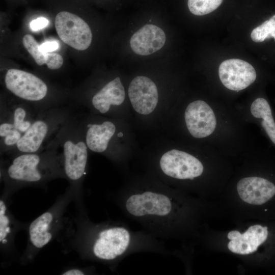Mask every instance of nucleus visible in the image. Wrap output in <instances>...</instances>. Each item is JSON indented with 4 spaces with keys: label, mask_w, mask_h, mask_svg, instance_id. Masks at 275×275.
<instances>
[{
    "label": "nucleus",
    "mask_w": 275,
    "mask_h": 275,
    "mask_svg": "<svg viewBox=\"0 0 275 275\" xmlns=\"http://www.w3.org/2000/svg\"><path fill=\"white\" fill-rule=\"evenodd\" d=\"M80 220L73 242L84 259L114 264L134 253L167 254L163 244L146 231H134L116 222Z\"/></svg>",
    "instance_id": "obj_1"
},
{
    "label": "nucleus",
    "mask_w": 275,
    "mask_h": 275,
    "mask_svg": "<svg viewBox=\"0 0 275 275\" xmlns=\"http://www.w3.org/2000/svg\"><path fill=\"white\" fill-rule=\"evenodd\" d=\"M7 156L1 160V179L8 195L22 187L43 185L53 179L64 178L61 162L50 148Z\"/></svg>",
    "instance_id": "obj_2"
},
{
    "label": "nucleus",
    "mask_w": 275,
    "mask_h": 275,
    "mask_svg": "<svg viewBox=\"0 0 275 275\" xmlns=\"http://www.w3.org/2000/svg\"><path fill=\"white\" fill-rule=\"evenodd\" d=\"M51 149L60 160L64 178L70 183L79 200L86 175L89 149L79 118L71 116L46 148Z\"/></svg>",
    "instance_id": "obj_3"
},
{
    "label": "nucleus",
    "mask_w": 275,
    "mask_h": 275,
    "mask_svg": "<svg viewBox=\"0 0 275 275\" xmlns=\"http://www.w3.org/2000/svg\"><path fill=\"white\" fill-rule=\"evenodd\" d=\"M76 198L75 191L69 186L49 209L30 224L23 261L32 260L41 249L55 238L63 225L64 214L67 206Z\"/></svg>",
    "instance_id": "obj_4"
},
{
    "label": "nucleus",
    "mask_w": 275,
    "mask_h": 275,
    "mask_svg": "<svg viewBox=\"0 0 275 275\" xmlns=\"http://www.w3.org/2000/svg\"><path fill=\"white\" fill-rule=\"evenodd\" d=\"M71 116L67 108L53 107L39 113L10 154L42 151Z\"/></svg>",
    "instance_id": "obj_5"
},
{
    "label": "nucleus",
    "mask_w": 275,
    "mask_h": 275,
    "mask_svg": "<svg viewBox=\"0 0 275 275\" xmlns=\"http://www.w3.org/2000/svg\"><path fill=\"white\" fill-rule=\"evenodd\" d=\"M6 89L17 97L27 102L37 103L47 97L46 84L35 75L19 69H10L4 78Z\"/></svg>",
    "instance_id": "obj_6"
},
{
    "label": "nucleus",
    "mask_w": 275,
    "mask_h": 275,
    "mask_svg": "<svg viewBox=\"0 0 275 275\" xmlns=\"http://www.w3.org/2000/svg\"><path fill=\"white\" fill-rule=\"evenodd\" d=\"M55 28L60 39L76 50H86L91 43L92 34L90 26L74 14L59 12L56 16Z\"/></svg>",
    "instance_id": "obj_7"
},
{
    "label": "nucleus",
    "mask_w": 275,
    "mask_h": 275,
    "mask_svg": "<svg viewBox=\"0 0 275 275\" xmlns=\"http://www.w3.org/2000/svg\"><path fill=\"white\" fill-rule=\"evenodd\" d=\"M162 173L171 178L194 180L200 176L204 170L202 162L184 151L173 149L164 153L159 162Z\"/></svg>",
    "instance_id": "obj_8"
},
{
    "label": "nucleus",
    "mask_w": 275,
    "mask_h": 275,
    "mask_svg": "<svg viewBox=\"0 0 275 275\" xmlns=\"http://www.w3.org/2000/svg\"><path fill=\"white\" fill-rule=\"evenodd\" d=\"M218 74L223 85L235 91L245 89L255 81L257 77L252 65L238 59L223 62L218 68Z\"/></svg>",
    "instance_id": "obj_9"
},
{
    "label": "nucleus",
    "mask_w": 275,
    "mask_h": 275,
    "mask_svg": "<svg viewBox=\"0 0 275 275\" xmlns=\"http://www.w3.org/2000/svg\"><path fill=\"white\" fill-rule=\"evenodd\" d=\"M187 128L194 138H203L210 135L216 127L214 113L210 106L203 100L194 101L185 111Z\"/></svg>",
    "instance_id": "obj_10"
},
{
    "label": "nucleus",
    "mask_w": 275,
    "mask_h": 275,
    "mask_svg": "<svg viewBox=\"0 0 275 275\" xmlns=\"http://www.w3.org/2000/svg\"><path fill=\"white\" fill-rule=\"evenodd\" d=\"M128 96L133 108L142 115L152 113L158 103L156 85L144 76H138L132 80L128 88Z\"/></svg>",
    "instance_id": "obj_11"
},
{
    "label": "nucleus",
    "mask_w": 275,
    "mask_h": 275,
    "mask_svg": "<svg viewBox=\"0 0 275 275\" xmlns=\"http://www.w3.org/2000/svg\"><path fill=\"white\" fill-rule=\"evenodd\" d=\"M269 228L268 226L257 224L250 227L243 234L236 230L230 231L227 236L230 240L228 244L229 250L240 255L253 253L269 240Z\"/></svg>",
    "instance_id": "obj_12"
},
{
    "label": "nucleus",
    "mask_w": 275,
    "mask_h": 275,
    "mask_svg": "<svg viewBox=\"0 0 275 275\" xmlns=\"http://www.w3.org/2000/svg\"><path fill=\"white\" fill-rule=\"evenodd\" d=\"M237 190L243 201L255 205H263L275 197V182L264 177H246L238 181Z\"/></svg>",
    "instance_id": "obj_13"
},
{
    "label": "nucleus",
    "mask_w": 275,
    "mask_h": 275,
    "mask_svg": "<svg viewBox=\"0 0 275 275\" xmlns=\"http://www.w3.org/2000/svg\"><path fill=\"white\" fill-rule=\"evenodd\" d=\"M166 40V34L161 29L154 24H147L132 36L130 45L136 54L147 56L160 49Z\"/></svg>",
    "instance_id": "obj_14"
},
{
    "label": "nucleus",
    "mask_w": 275,
    "mask_h": 275,
    "mask_svg": "<svg viewBox=\"0 0 275 275\" xmlns=\"http://www.w3.org/2000/svg\"><path fill=\"white\" fill-rule=\"evenodd\" d=\"M79 120L88 149L97 153L105 152L115 133V125L109 121L100 124L88 123L85 124L80 122L79 118Z\"/></svg>",
    "instance_id": "obj_15"
},
{
    "label": "nucleus",
    "mask_w": 275,
    "mask_h": 275,
    "mask_svg": "<svg viewBox=\"0 0 275 275\" xmlns=\"http://www.w3.org/2000/svg\"><path fill=\"white\" fill-rule=\"evenodd\" d=\"M125 96L124 88L119 77L110 81L92 98L93 107L101 114L108 112L112 105H120Z\"/></svg>",
    "instance_id": "obj_16"
},
{
    "label": "nucleus",
    "mask_w": 275,
    "mask_h": 275,
    "mask_svg": "<svg viewBox=\"0 0 275 275\" xmlns=\"http://www.w3.org/2000/svg\"><path fill=\"white\" fill-rule=\"evenodd\" d=\"M6 198L4 193L0 200V246L1 251L11 254L14 250L15 234L21 224L10 212Z\"/></svg>",
    "instance_id": "obj_17"
},
{
    "label": "nucleus",
    "mask_w": 275,
    "mask_h": 275,
    "mask_svg": "<svg viewBox=\"0 0 275 275\" xmlns=\"http://www.w3.org/2000/svg\"><path fill=\"white\" fill-rule=\"evenodd\" d=\"M39 113L34 108L23 104L11 106L1 105V118L10 122L22 135L30 128Z\"/></svg>",
    "instance_id": "obj_18"
},
{
    "label": "nucleus",
    "mask_w": 275,
    "mask_h": 275,
    "mask_svg": "<svg viewBox=\"0 0 275 275\" xmlns=\"http://www.w3.org/2000/svg\"><path fill=\"white\" fill-rule=\"evenodd\" d=\"M251 112L255 118L261 120L262 127L270 141L275 145V120L268 102L261 97L256 99L251 106Z\"/></svg>",
    "instance_id": "obj_19"
},
{
    "label": "nucleus",
    "mask_w": 275,
    "mask_h": 275,
    "mask_svg": "<svg viewBox=\"0 0 275 275\" xmlns=\"http://www.w3.org/2000/svg\"><path fill=\"white\" fill-rule=\"evenodd\" d=\"M251 38L255 42H262L272 38L275 41V14L255 28L251 34Z\"/></svg>",
    "instance_id": "obj_20"
},
{
    "label": "nucleus",
    "mask_w": 275,
    "mask_h": 275,
    "mask_svg": "<svg viewBox=\"0 0 275 275\" xmlns=\"http://www.w3.org/2000/svg\"><path fill=\"white\" fill-rule=\"evenodd\" d=\"M222 2L223 0H188L187 5L191 13L202 16L216 9Z\"/></svg>",
    "instance_id": "obj_21"
},
{
    "label": "nucleus",
    "mask_w": 275,
    "mask_h": 275,
    "mask_svg": "<svg viewBox=\"0 0 275 275\" xmlns=\"http://www.w3.org/2000/svg\"><path fill=\"white\" fill-rule=\"evenodd\" d=\"M22 43L38 65L41 66L45 64L47 53L40 51V45L33 36L30 34L25 35L22 39Z\"/></svg>",
    "instance_id": "obj_22"
},
{
    "label": "nucleus",
    "mask_w": 275,
    "mask_h": 275,
    "mask_svg": "<svg viewBox=\"0 0 275 275\" xmlns=\"http://www.w3.org/2000/svg\"><path fill=\"white\" fill-rule=\"evenodd\" d=\"M47 67L51 70H57L63 64L62 57L57 53H47L46 63Z\"/></svg>",
    "instance_id": "obj_23"
},
{
    "label": "nucleus",
    "mask_w": 275,
    "mask_h": 275,
    "mask_svg": "<svg viewBox=\"0 0 275 275\" xmlns=\"http://www.w3.org/2000/svg\"><path fill=\"white\" fill-rule=\"evenodd\" d=\"M48 20L45 18L40 17L33 20L30 23V28L32 31H37L46 27L48 24Z\"/></svg>",
    "instance_id": "obj_24"
},
{
    "label": "nucleus",
    "mask_w": 275,
    "mask_h": 275,
    "mask_svg": "<svg viewBox=\"0 0 275 275\" xmlns=\"http://www.w3.org/2000/svg\"><path fill=\"white\" fill-rule=\"evenodd\" d=\"M59 48V44L55 41L45 42L40 45V50L44 53L56 50Z\"/></svg>",
    "instance_id": "obj_25"
},
{
    "label": "nucleus",
    "mask_w": 275,
    "mask_h": 275,
    "mask_svg": "<svg viewBox=\"0 0 275 275\" xmlns=\"http://www.w3.org/2000/svg\"><path fill=\"white\" fill-rule=\"evenodd\" d=\"M86 272L84 269L73 268L66 270L61 274L63 275H82L86 274Z\"/></svg>",
    "instance_id": "obj_26"
},
{
    "label": "nucleus",
    "mask_w": 275,
    "mask_h": 275,
    "mask_svg": "<svg viewBox=\"0 0 275 275\" xmlns=\"http://www.w3.org/2000/svg\"><path fill=\"white\" fill-rule=\"evenodd\" d=\"M118 136L119 137H121L123 136V133L122 132H119L118 134Z\"/></svg>",
    "instance_id": "obj_27"
}]
</instances>
